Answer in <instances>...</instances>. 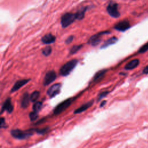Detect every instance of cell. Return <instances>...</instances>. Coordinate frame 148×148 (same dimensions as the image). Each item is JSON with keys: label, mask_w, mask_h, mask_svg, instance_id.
Wrapping results in <instances>:
<instances>
[{"label": "cell", "mask_w": 148, "mask_h": 148, "mask_svg": "<svg viewBox=\"0 0 148 148\" xmlns=\"http://www.w3.org/2000/svg\"><path fill=\"white\" fill-rule=\"evenodd\" d=\"M148 50V42L145 43L144 45H143L142 47L140 49L138 52L140 53H145Z\"/></svg>", "instance_id": "25"}, {"label": "cell", "mask_w": 148, "mask_h": 148, "mask_svg": "<svg viewBox=\"0 0 148 148\" xmlns=\"http://www.w3.org/2000/svg\"><path fill=\"white\" fill-rule=\"evenodd\" d=\"M62 84L60 83L52 85L47 90V94L50 98H53L60 93Z\"/></svg>", "instance_id": "7"}, {"label": "cell", "mask_w": 148, "mask_h": 148, "mask_svg": "<svg viewBox=\"0 0 148 148\" xmlns=\"http://www.w3.org/2000/svg\"><path fill=\"white\" fill-rule=\"evenodd\" d=\"M56 37L54 36L53 34H52L51 33H48L45 35L42 38L41 41L43 43H44V44L49 45L54 43L55 40H56Z\"/></svg>", "instance_id": "12"}, {"label": "cell", "mask_w": 148, "mask_h": 148, "mask_svg": "<svg viewBox=\"0 0 148 148\" xmlns=\"http://www.w3.org/2000/svg\"><path fill=\"white\" fill-rule=\"evenodd\" d=\"M74 38V37L73 35H71L69 37H68L65 41L66 44H69V43H71L72 42V40H73Z\"/></svg>", "instance_id": "27"}, {"label": "cell", "mask_w": 148, "mask_h": 148, "mask_svg": "<svg viewBox=\"0 0 148 148\" xmlns=\"http://www.w3.org/2000/svg\"><path fill=\"white\" fill-rule=\"evenodd\" d=\"M52 47L50 46H46L45 48H43L42 50V54L44 55L45 56H49L52 53Z\"/></svg>", "instance_id": "22"}, {"label": "cell", "mask_w": 148, "mask_h": 148, "mask_svg": "<svg viewBox=\"0 0 148 148\" xmlns=\"http://www.w3.org/2000/svg\"><path fill=\"white\" fill-rule=\"evenodd\" d=\"M13 111V106L12 104L11 101V98H8L6 100L4 104L2 105V108H1V114H2L4 111H7L8 113H12Z\"/></svg>", "instance_id": "10"}, {"label": "cell", "mask_w": 148, "mask_h": 148, "mask_svg": "<svg viewBox=\"0 0 148 148\" xmlns=\"http://www.w3.org/2000/svg\"><path fill=\"white\" fill-rule=\"evenodd\" d=\"M42 107V103L40 102V101H38V102H35L33 109L34 111H35L37 112H39L40 109H41Z\"/></svg>", "instance_id": "21"}, {"label": "cell", "mask_w": 148, "mask_h": 148, "mask_svg": "<svg viewBox=\"0 0 148 148\" xmlns=\"http://www.w3.org/2000/svg\"><path fill=\"white\" fill-rule=\"evenodd\" d=\"M6 126V123H5V120L4 118H1V123H0V127L1 129L5 128Z\"/></svg>", "instance_id": "28"}, {"label": "cell", "mask_w": 148, "mask_h": 148, "mask_svg": "<svg viewBox=\"0 0 148 148\" xmlns=\"http://www.w3.org/2000/svg\"><path fill=\"white\" fill-rule=\"evenodd\" d=\"M30 79H22L17 80V82L14 83V85L12 88L11 92V93H14L15 91H17L18 90H19L20 88L23 87V86H24L26 85L28 82H30Z\"/></svg>", "instance_id": "11"}, {"label": "cell", "mask_w": 148, "mask_h": 148, "mask_svg": "<svg viewBox=\"0 0 148 148\" xmlns=\"http://www.w3.org/2000/svg\"><path fill=\"white\" fill-rule=\"evenodd\" d=\"M143 72L145 74H148V65L146 66L145 68H144Z\"/></svg>", "instance_id": "29"}, {"label": "cell", "mask_w": 148, "mask_h": 148, "mask_svg": "<svg viewBox=\"0 0 148 148\" xmlns=\"http://www.w3.org/2000/svg\"><path fill=\"white\" fill-rule=\"evenodd\" d=\"M94 103V100H91L89 101V102L86 103L85 104H84L83 105H82L80 107H79V108L76 109L75 111H74V114H80V113H82L83 112H85V111H86L87 109H89V108H90L91 106V105L93 104Z\"/></svg>", "instance_id": "13"}, {"label": "cell", "mask_w": 148, "mask_h": 148, "mask_svg": "<svg viewBox=\"0 0 148 148\" xmlns=\"http://www.w3.org/2000/svg\"><path fill=\"white\" fill-rule=\"evenodd\" d=\"M109 91H104L103 93H101L98 95V101L101 100L102 98H104L105 97H106L107 95L108 94Z\"/></svg>", "instance_id": "26"}, {"label": "cell", "mask_w": 148, "mask_h": 148, "mask_svg": "<svg viewBox=\"0 0 148 148\" xmlns=\"http://www.w3.org/2000/svg\"><path fill=\"white\" fill-rule=\"evenodd\" d=\"M57 78V74L54 71H49L46 72L43 79V85L48 86L53 82Z\"/></svg>", "instance_id": "8"}, {"label": "cell", "mask_w": 148, "mask_h": 148, "mask_svg": "<svg viewBox=\"0 0 148 148\" xmlns=\"http://www.w3.org/2000/svg\"><path fill=\"white\" fill-rule=\"evenodd\" d=\"M40 93L38 91H34L30 95V101L31 102L35 103L38 99Z\"/></svg>", "instance_id": "20"}, {"label": "cell", "mask_w": 148, "mask_h": 148, "mask_svg": "<svg viewBox=\"0 0 148 148\" xmlns=\"http://www.w3.org/2000/svg\"><path fill=\"white\" fill-rule=\"evenodd\" d=\"M106 72V69H101V70L98 71L97 72H96V74L94 75L93 81L94 82H99L101 79H103V78L105 76Z\"/></svg>", "instance_id": "16"}, {"label": "cell", "mask_w": 148, "mask_h": 148, "mask_svg": "<svg viewBox=\"0 0 148 148\" xmlns=\"http://www.w3.org/2000/svg\"><path fill=\"white\" fill-rule=\"evenodd\" d=\"M39 117V115H38V112H35V111H33L31 112V113H30L29 114V118H30L31 121H33L36 120Z\"/></svg>", "instance_id": "23"}, {"label": "cell", "mask_w": 148, "mask_h": 148, "mask_svg": "<svg viewBox=\"0 0 148 148\" xmlns=\"http://www.w3.org/2000/svg\"><path fill=\"white\" fill-rule=\"evenodd\" d=\"M139 64H140V60L138 59L132 60L127 64L124 68L126 70H131L138 67Z\"/></svg>", "instance_id": "15"}, {"label": "cell", "mask_w": 148, "mask_h": 148, "mask_svg": "<svg viewBox=\"0 0 148 148\" xmlns=\"http://www.w3.org/2000/svg\"><path fill=\"white\" fill-rule=\"evenodd\" d=\"M89 9V7H83L82 8H80V9L77 12H76V17H77V20H82L84 17H85V13L86 12L87 10Z\"/></svg>", "instance_id": "18"}, {"label": "cell", "mask_w": 148, "mask_h": 148, "mask_svg": "<svg viewBox=\"0 0 148 148\" xmlns=\"http://www.w3.org/2000/svg\"><path fill=\"white\" fill-rule=\"evenodd\" d=\"M83 47L82 45H74L72 46L71 49H70V51H69V53L70 54H74L76 53L77 52L80 50L81 48Z\"/></svg>", "instance_id": "19"}, {"label": "cell", "mask_w": 148, "mask_h": 148, "mask_svg": "<svg viewBox=\"0 0 148 148\" xmlns=\"http://www.w3.org/2000/svg\"><path fill=\"white\" fill-rule=\"evenodd\" d=\"M30 96L29 95L28 93L26 92L23 95L21 101V106L23 108H27L30 104Z\"/></svg>", "instance_id": "14"}, {"label": "cell", "mask_w": 148, "mask_h": 148, "mask_svg": "<svg viewBox=\"0 0 148 148\" xmlns=\"http://www.w3.org/2000/svg\"><path fill=\"white\" fill-rule=\"evenodd\" d=\"M35 129H30L26 131H22L19 129H14L11 131V134L14 138L17 140H25L33 134Z\"/></svg>", "instance_id": "2"}, {"label": "cell", "mask_w": 148, "mask_h": 148, "mask_svg": "<svg viewBox=\"0 0 148 148\" xmlns=\"http://www.w3.org/2000/svg\"><path fill=\"white\" fill-rule=\"evenodd\" d=\"M78 63V60L77 59H73L67 62L61 67L60 69V74L63 76H68L76 67Z\"/></svg>", "instance_id": "1"}, {"label": "cell", "mask_w": 148, "mask_h": 148, "mask_svg": "<svg viewBox=\"0 0 148 148\" xmlns=\"http://www.w3.org/2000/svg\"><path fill=\"white\" fill-rule=\"evenodd\" d=\"M130 22L127 20H124L122 21H120L118 23L116 24L115 25L114 28L119 31L124 32L128 30L130 27Z\"/></svg>", "instance_id": "9"}, {"label": "cell", "mask_w": 148, "mask_h": 148, "mask_svg": "<svg viewBox=\"0 0 148 148\" xmlns=\"http://www.w3.org/2000/svg\"><path fill=\"white\" fill-rule=\"evenodd\" d=\"M106 11L109 15L114 18H118L120 15L118 9V4L115 2H109L106 7Z\"/></svg>", "instance_id": "5"}, {"label": "cell", "mask_w": 148, "mask_h": 148, "mask_svg": "<svg viewBox=\"0 0 148 148\" xmlns=\"http://www.w3.org/2000/svg\"><path fill=\"white\" fill-rule=\"evenodd\" d=\"M118 40V39L116 37H112L111 38H109V39L106 40V41L104 43V44L101 46V49H105V48H108V46H109L110 45H114L115 43H116Z\"/></svg>", "instance_id": "17"}, {"label": "cell", "mask_w": 148, "mask_h": 148, "mask_svg": "<svg viewBox=\"0 0 148 148\" xmlns=\"http://www.w3.org/2000/svg\"><path fill=\"white\" fill-rule=\"evenodd\" d=\"M77 20L76 13H66L61 17V24L62 27L67 28Z\"/></svg>", "instance_id": "3"}, {"label": "cell", "mask_w": 148, "mask_h": 148, "mask_svg": "<svg viewBox=\"0 0 148 148\" xmlns=\"http://www.w3.org/2000/svg\"><path fill=\"white\" fill-rule=\"evenodd\" d=\"M110 33L109 31H102L100 32V33H98L94 35L92 37H91L89 39L88 43L89 44H90L91 45L93 46H95L98 45L100 43L101 39V37H102L105 34H108Z\"/></svg>", "instance_id": "6"}, {"label": "cell", "mask_w": 148, "mask_h": 148, "mask_svg": "<svg viewBox=\"0 0 148 148\" xmlns=\"http://www.w3.org/2000/svg\"><path fill=\"white\" fill-rule=\"evenodd\" d=\"M49 130V127H45V128H43L41 129H35V131L37 132L38 134H45Z\"/></svg>", "instance_id": "24"}, {"label": "cell", "mask_w": 148, "mask_h": 148, "mask_svg": "<svg viewBox=\"0 0 148 148\" xmlns=\"http://www.w3.org/2000/svg\"><path fill=\"white\" fill-rule=\"evenodd\" d=\"M73 98H68L64 101H63L62 103H60L59 105H57L53 110V113L54 115H58L62 114L64 111L67 109L68 107L71 105L72 103L73 102Z\"/></svg>", "instance_id": "4"}, {"label": "cell", "mask_w": 148, "mask_h": 148, "mask_svg": "<svg viewBox=\"0 0 148 148\" xmlns=\"http://www.w3.org/2000/svg\"><path fill=\"white\" fill-rule=\"evenodd\" d=\"M106 103V101H103V102L101 103V104H100V107H103L104 105H105Z\"/></svg>", "instance_id": "30"}]
</instances>
